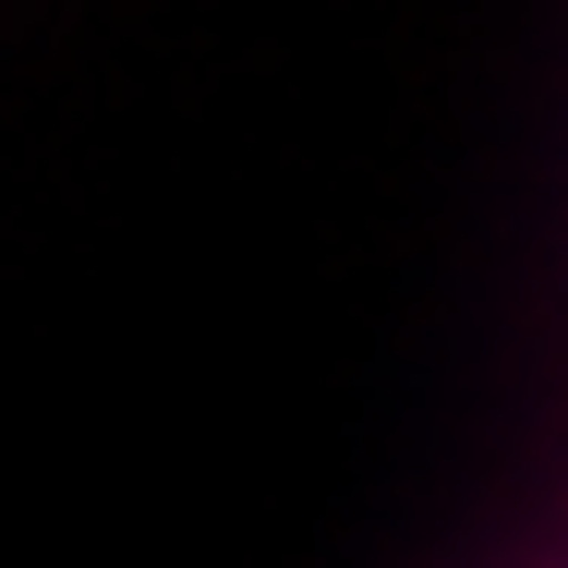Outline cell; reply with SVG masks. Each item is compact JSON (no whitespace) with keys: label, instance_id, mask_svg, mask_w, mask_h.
<instances>
[]
</instances>
